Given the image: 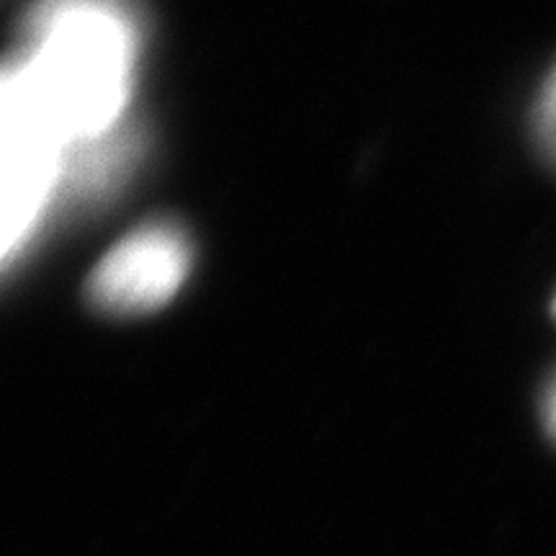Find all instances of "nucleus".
<instances>
[{
    "label": "nucleus",
    "mask_w": 556,
    "mask_h": 556,
    "mask_svg": "<svg viewBox=\"0 0 556 556\" xmlns=\"http://www.w3.org/2000/svg\"><path fill=\"white\" fill-rule=\"evenodd\" d=\"M142 50L137 0H34L3 70L29 88L75 150L127 127Z\"/></svg>",
    "instance_id": "obj_1"
},
{
    "label": "nucleus",
    "mask_w": 556,
    "mask_h": 556,
    "mask_svg": "<svg viewBox=\"0 0 556 556\" xmlns=\"http://www.w3.org/2000/svg\"><path fill=\"white\" fill-rule=\"evenodd\" d=\"M73 142L24 83L3 70V263L29 250L62 197Z\"/></svg>",
    "instance_id": "obj_2"
},
{
    "label": "nucleus",
    "mask_w": 556,
    "mask_h": 556,
    "mask_svg": "<svg viewBox=\"0 0 556 556\" xmlns=\"http://www.w3.org/2000/svg\"><path fill=\"white\" fill-rule=\"evenodd\" d=\"M191 240L173 222H148L103 255L88 281L96 307L137 315L163 307L191 270Z\"/></svg>",
    "instance_id": "obj_3"
},
{
    "label": "nucleus",
    "mask_w": 556,
    "mask_h": 556,
    "mask_svg": "<svg viewBox=\"0 0 556 556\" xmlns=\"http://www.w3.org/2000/svg\"><path fill=\"white\" fill-rule=\"evenodd\" d=\"M139 150H142V139L131 124L96 142L80 144L70 155L62 193L73 201L106 199L135 168Z\"/></svg>",
    "instance_id": "obj_4"
},
{
    "label": "nucleus",
    "mask_w": 556,
    "mask_h": 556,
    "mask_svg": "<svg viewBox=\"0 0 556 556\" xmlns=\"http://www.w3.org/2000/svg\"><path fill=\"white\" fill-rule=\"evenodd\" d=\"M533 127H536V139L544 155L552 163H556V67L552 70V75H548L539 93Z\"/></svg>",
    "instance_id": "obj_5"
},
{
    "label": "nucleus",
    "mask_w": 556,
    "mask_h": 556,
    "mask_svg": "<svg viewBox=\"0 0 556 556\" xmlns=\"http://www.w3.org/2000/svg\"><path fill=\"white\" fill-rule=\"evenodd\" d=\"M541 413H544L546 430L556 438V377L552 379V384L546 387L544 402H541Z\"/></svg>",
    "instance_id": "obj_6"
},
{
    "label": "nucleus",
    "mask_w": 556,
    "mask_h": 556,
    "mask_svg": "<svg viewBox=\"0 0 556 556\" xmlns=\"http://www.w3.org/2000/svg\"><path fill=\"white\" fill-rule=\"evenodd\" d=\"M554 312H556V304H554Z\"/></svg>",
    "instance_id": "obj_7"
}]
</instances>
